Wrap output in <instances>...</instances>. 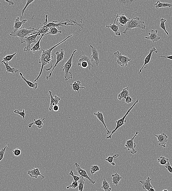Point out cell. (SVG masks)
<instances>
[{"label":"cell","mask_w":172,"mask_h":191,"mask_svg":"<svg viewBox=\"0 0 172 191\" xmlns=\"http://www.w3.org/2000/svg\"><path fill=\"white\" fill-rule=\"evenodd\" d=\"M73 36V34H71V35L68 36V37L66 38L65 39L61 41V42L56 44L55 45L50 48L46 49L45 50H42V52L39 61V63L41 64V69L40 73H39L38 77L34 80V82L37 81V80H38L39 79L42 75V71H43L44 68H45L46 71H50L51 70V69L53 67L52 62L54 61L53 60H52L53 57L51 56L52 50H53L55 48L57 47V46L61 44L62 43L64 42L65 41L67 40L69 38L72 37Z\"/></svg>","instance_id":"1"},{"label":"cell","mask_w":172,"mask_h":191,"mask_svg":"<svg viewBox=\"0 0 172 191\" xmlns=\"http://www.w3.org/2000/svg\"><path fill=\"white\" fill-rule=\"evenodd\" d=\"M31 29H30L31 27L27 29H25L24 27H21L18 30L12 31L10 35L12 37H18L22 44L25 38L27 37L28 35H32L37 31H39L38 29L31 27Z\"/></svg>","instance_id":"2"},{"label":"cell","mask_w":172,"mask_h":191,"mask_svg":"<svg viewBox=\"0 0 172 191\" xmlns=\"http://www.w3.org/2000/svg\"><path fill=\"white\" fill-rule=\"evenodd\" d=\"M145 23L144 21L141 20L140 18L136 17L131 19L125 25L126 29L124 31H121V32L126 34L127 31H130L132 29L135 28L142 29H145L146 28Z\"/></svg>","instance_id":"3"},{"label":"cell","mask_w":172,"mask_h":191,"mask_svg":"<svg viewBox=\"0 0 172 191\" xmlns=\"http://www.w3.org/2000/svg\"><path fill=\"white\" fill-rule=\"evenodd\" d=\"M77 51V49L74 51L69 59L62 67V70L65 71V81H67L70 79H71L72 80H73L72 74L71 72H70L69 71L73 65V57H74V54Z\"/></svg>","instance_id":"4"},{"label":"cell","mask_w":172,"mask_h":191,"mask_svg":"<svg viewBox=\"0 0 172 191\" xmlns=\"http://www.w3.org/2000/svg\"><path fill=\"white\" fill-rule=\"evenodd\" d=\"M66 21H65L63 23H62V21L59 23L58 21H54L52 22L47 23L46 26L48 28L53 27L59 28L60 26L62 27V25L65 26H76L77 25L81 28H83V26H84L83 24H78V23L76 21L71 20H66Z\"/></svg>","instance_id":"5"},{"label":"cell","mask_w":172,"mask_h":191,"mask_svg":"<svg viewBox=\"0 0 172 191\" xmlns=\"http://www.w3.org/2000/svg\"><path fill=\"white\" fill-rule=\"evenodd\" d=\"M138 103V99H137L136 101L134 103V104L132 105V106L128 110L127 113H126V114L124 115V116L122 118H121V119L118 120L117 121H116V123H117V126H116L115 129L113 131L111 132V134L110 135L106 137V139H111V138H111V136H112V135L114 133H115L116 131H117L119 128L123 126V125L125 124L126 123H127V120H125L126 117H127V115H128L129 112H130L131 110L133 108L134 106H135Z\"/></svg>","instance_id":"6"},{"label":"cell","mask_w":172,"mask_h":191,"mask_svg":"<svg viewBox=\"0 0 172 191\" xmlns=\"http://www.w3.org/2000/svg\"><path fill=\"white\" fill-rule=\"evenodd\" d=\"M80 59L78 62V65L80 66L83 68H88L90 71L91 67H94L90 57L86 55L78 56Z\"/></svg>","instance_id":"7"},{"label":"cell","mask_w":172,"mask_h":191,"mask_svg":"<svg viewBox=\"0 0 172 191\" xmlns=\"http://www.w3.org/2000/svg\"><path fill=\"white\" fill-rule=\"evenodd\" d=\"M114 55L117 57V62L118 64L122 67H123L124 66L125 67H127L129 62L132 60L127 56L122 55L121 52L119 51L114 53Z\"/></svg>","instance_id":"8"},{"label":"cell","mask_w":172,"mask_h":191,"mask_svg":"<svg viewBox=\"0 0 172 191\" xmlns=\"http://www.w3.org/2000/svg\"><path fill=\"white\" fill-rule=\"evenodd\" d=\"M38 33L36 34H33L32 35L27 37L25 38L22 43H25L27 44V47H24V50L25 52H29L31 51V44H36L37 41H36V38L38 36Z\"/></svg>","instance_id":"9"},{"label":"cell","mask_w":172,"mask_h":191,"mask_svg":"<svg viewBox=\"0 0 172 191\" xmlns=\"http://www.w3.org/2000/svg\"><path fill=\"white\" fill-rule=\"evenodd\" d=\"M138 132L137 131L133 137L126 141V144L124 145L125 149H127L128 151L131 150L130 153L133 154L136 153L137 152V151L135 149V148L136 147V145L135 143L134 142V138L138 134Z\"/></svg>","instance_id":"10"},{"label":"cell","mask_w":172,"mask_h":191,"mask_svg":"<svg viewBox=\"0 0 172 191\" xmlns=\"http://www.w3.org/2000/svg\"><path fill=\"white\" fill-rule=\"evenodd\" d=\"M75 165L76 168V170L77 173L78 174L80 177H82L88 179L89 180V183H91L93 184H94L95 183L96 180H94L93 179H91V178H90L89 176L88 175L86 171L82 169L77 163H75Z\"/></svg>","instance_id":"11"},{"label":"cell","mask_w":172,"mask_h":191,"mask_svg":"<svg viewBox=\"0 0 172 191\" xmlns=\"http://www.w3.org/2000/svg\"><path fill=\"white\" fill-rule=\"evenodd\" d=\"M55 54L56 55H57V62L53 67V68H52L50 74L46 77V79L47 80H48L49 79L51 78L52 72H53L54 70L55 67L57 66V65H58L59 62L61 61H63L64 57L65 52L64 51L63 49H62L60 52L59 51H57L56 53Z\"/></svg>","instance_id":"12"},{"label":"cell","mask_w":172,"mask_h":191,"mask_svg":"<svg viewBox=\"0 0 172 191\" xmlns=\"http://www.w3.org/2000/svg\"><path fill=\"white\" fill-rule=\"evenodd\" d=\"M91 48L92 55H91V60L92 62H94L97 66L98 67L99 62L101 61L99 58V53L96 47H93V46L90 45Z\"/></svg>","instance_id":"13"},{"label":"cell","mask_w":172,"mask_h":191,"mask_svg":"<svg viewBox=\"0 0 172 191\" xmlns=\"http://www.w3.org/2000/svg\"><path fill=\"white\" fill-rule=\"evenodd\" d=\"M154 136L156 137L158 141L157 142L158 143L159 146L163 148L166 147V144L168 141V136L165 133H162L161 134L154 135Z\"/></svg>","instance_id":"14"},{"label":"cell","mask_w":172,"mask_h":191,"mask_svg":"<svg viewBox=\"0 0 172 191\" xmlns=\"http://www.w3.org/2000/svg\"><path fill=\"white\" fill-rule=\"evenodd\" d=\"M49 96H50L51 98L50 106V108H49V110L50 111H51L54 106L60 104L59 101L61 100V99L57 96V95H55L54 97L52 95V93L51 91H49Z\"/></svg>","instance_id":"15"},{"label":"cell","mask_w":172,"mask_h":191,"mask_svg":"<svg viewBox=\"0 0 172 191\" xmlns=\"http://www.w3.org/2000/svg\"><path fill=\"white\" fill-rule=\"evenodd\" d=\"M158 32V30L157 29L155 30L151 29L150 32L148 33V37H145L144 38L145 39L152 41L153 43L158 42L159 39H161V38L157 35Z\"/></svg>","instance_id":"16"},{"label":"cell","mask_w":172,"mask_h":191,"mask_svg":"<svg viewBox=\"0 0 172 191\" xmlns=\"http://www.w3.org/2000/svg\"><path fill=\"white\" fill-rule=\"evenodd\" d=\"M28 174L31 177L34 178L36 179H37L39 176L42 177L41 180H42V179L45 178V176L42 175L41 174V172L39 170V169L38 168H32V170L28 171Z\"/></svg>","instance_id":"17"},{"label":"cell","mask_w":172,"mask_h":191,"mask_svg":"<svg viewBox=\"0 0 172 191\" xmlns=\"http://www.w3.org/2000/svg\"><path fill=\"white\" fill-rule=\"evenodd\" d=\"M116 18L114 21L113 23L109 24V25H106V27L111 29L114 32L116 36H121V32L119 31V28L118 26L115 24L116 21H117V18L118 16V14H117L115 16Z\"/></svg>","instance_id":"18"},{"label":"cell","mask_w":172,"mask_h":191,"mask_svg":"<svg viewBox=\"0 0 172 191\" xmlns=\"http://www.w3.org/2000/svg\"><path fill=\"white\" fill-rule=\"evenodd\" d=\"M158 52L157 51V49H156L155 47H153L152 48L150 49V53H149L148 55L145 57L144 60V65L142 66L141 69L140 70L138 74H140L141 72H142V69L145 68V65L150 62V59H151L152 54H153V53H158Z\"/></svg>","instance_id":"19"},{"label":"cell","mask_w":172,"mask_h":191,"mask_svg":"<svg viewBox=\"0 0 172 191\" xmlns=\"http://www.w3.org/2000/svg\"><path fill=\"white\" fill-rule=\"evenodd\" d=\"M93 114H94L95 116H96L97 118H98V119L103 123V126H104L106 130H107V135L110 134V133H111V131H109V130L108 129L107 127L106 126V123H105L104 118V116H103V112L100 111H98L97 112L94 113Z\"/></svg>","instance_id":"20"},{"label":"cell","mask_w":172,"mask_h":191,"mask_svg":"<svg viewBox=\"0 0 172 191\" xmlns=\"http://www.w3.org/2000/svg\"><path fill=\"white\" fill-rule=\"evenodd\" d=\"M48 15H46L45 22L43 23L41 27L38 29L39 30L38 33L42 35V34H45V35L50 31V28L47 27L46 26V25L47 24V20H48Z\"/></svg>","instance_id":"21"},{"label":"cell","mask_w":172,"mask_h":191,"mask_svg":"<svg viewBox=\"0 0 172 191\" xmlns=\"http://www.w3.org/2000/svg\"><path fill=\"white\" fill-rule=\"evenodd\" d=\"M151 180L152 179L150 177H148L145 181L141 180L139 181V182L141 183L142 184V189L144 190L149 191L150 188L153 187H152L151 183H150V181H151Z\"/></svg>","instance_id":"22"},{"label":"cell","mask_w":172,"mask_h":191,"mask_svg":"<svg viewBox=\"0 0 172 191\" xmlns=\"http://www.w3.org/2000/svg\"><path fill=\"white\" fill-rule=\"evenodd\" d=\"M130 18H128L124 15V14H121V15L118 16L117 21L119 23V24L122 27L125 26L127 22L130 20Z\"/></svg>","instance_id":"23"},{"label":"cell","mask_w":172,"mask_h":191,"mask_svg":"<svg viewBox=\"0 0 172 191\" xmlns=\"http://www.w3.org/2000/svg\"><path fill=\"white\" fill-rule=\"evenodd\" d=\"M45 119V118H44L42 120H41L40 119V117H39V119L37 120L34 119L33 122L28 125V126L29 128H31L33 125L34 124L37 126V127L39 128V130H40V129L42 128L44 125V123H42V121Z\"/></svg>","instance_id":"24"},{"label":"cell","mask_w":172,"mask_h":191,"mask_svg":"<svg viewBox=\"0 0 172 191\" xmlns=\"http://www.w3.org/2000/svg\"><path fill=\"white\" fill-rule=\"evenodd\" d=\"M1 62V64H4L5 66L6 73H7L8 72H10V73L15 74L19 71V70H17V69L15 68L14 67H11L8 64V62H4L2 60Z\"/></svg>","instance_id":"25"},{"label":"cell","mask_w":172,"mask_h":191,"mask_svg":"<svg viewBox=\"0 0 172 191\" xmlns=\"http://www.w3.org/2000/svg\"><path fill=\"white\" fill-rule=\"evenodd\" d=\"M81 85V82H80L79 80L75 81L73 83H70V85H71V86L72 87L74 91L77 92H78V94H79L80 96V97H81V96L80 95L79 92L80 89H86V87L80 86V85Z\"/></svg>","instance_id":"26"},{"label":"cell","mask_w":172,"mask_h":191,"mask_svg":"<svg viewBox=\"0 0 172 191\" xmlns=\"http://www.w3.org/2000/svg\"><path fill=\"white\" fill-rule=\"evenodd\" d=\"M27 21V19H24L22 21L19 20V17H17L14 21V30H17L21 28L23 24Z\"/></svg>","instance_id":"27"},{"label":"cell","mask_w":172,"mask_h":191,"mask_svg":"<svg viewBox=\"0 0 172 191\" xmlns=\"http://www.w3.org/2000/svg\"><path fill=\"white\" fill-rule=\"evenodd\" d=\"M128 87H127L123 89L122 91H121L118 96V99L121 100L123 98L125 99L128 96L130 95L128 91Z\"/></svg>","instance_id":"28"},{"label":"cell","mask_w":172,"mask_h":191,"mask_svg":"<svg viewBox=\"0 0 172 191\" xmlns=\"http://www.w3.org/2000/svg\"><path fill=\"white\" fill-rule=\"evenodd\" d=\"M19 75H20L21 78H22L23 80H24L25 82L27 84V85L29 87L33 89L34 90L36 89L37 88V87H38V83H32V82L27 80L25 77L24 76L21 72L19 73Z\"/></svg>","instance_id":"29"},{"label":"cell","mask_w":172,"mask_h":191,"mask_svg":"<svg viewBox=\"0 0 172 191\" xmlns=\"http://www.w3.org/2000/svg\"><path fill=\"white\" fill-rule=\"evenodd\" d=\"M154 6L156 9L162 8H172V4L168 3H162L159 1H157V2L154 4Z\"/></svg>","instance_id":"30"},{"label":"cell","mask_w":172,"mask_h":191,"mask_svg":"<svg viewBox=\"0 0 172 191\" xmlns=\"http://www.w3.org/2000/svg\"><path fill=\"white\" fill-rule=\"evenodd\" d=\"M44 35H45V34H42L38 41H37V43L34 44L33 47L31 48V51H32L34 54L35 53L36 51L38 52L40 50L41 47L40 45V43L41 40H42V37H44Z\"/></svg>","instance_id":"31"},{"label":"cell","mask_w":172,"mask_h":191,"mask_svg":"<svg viewBox=\"0 0 172 191\" xmlns=\"http://www.w3.org/2000/svg\"><path fill=\"white\" fill-rule=\"evenodd\" d=\"M112 184H115L116 186H117L118 184L119 181L121 180V179H122V177L117 173L114 174H112Z\"/></svg>","instance_id":"32"},{"label":"cell","mask_w":172,"mask_h":191,"mask_svg":"<svg viewBox=\"0 0 172 191\" xmlns=\"http://www.w3.org/2000/svg\"><path fill=\"white\" fill-rule=\"evenodd\" d=\"M110 187V184L107 182L105 179H104L103 181L101 188L103 189L104 191H111L112 190V188H111Z\"/></svg>","instance_id":"33"},{"label":"cell","mask_w":172,"mask_h":191,"mask_svg":"<svg viewBox=\"0 0 172 191\" xmlns=\"http://www.w3.org/2000/svg\"><path fill=\"white\" fill-rule=\"evenodd\" d=\"M85 181L86 180L84 177H80V179L78 180V191H83L84 189Z\"/></svg>","instance_id":"34"},{"label":"cell","mask_w":172,"mask_h":191,"mask_svg":"<svg viewBox=\"0 0 172 191\" xmlns=\"http://www.w3.org/2000/svg\"><path fill=\"white\" fill-rule=\"evenodd\" d=\"M119 2L122 7H124L130 6L132 3L135 2L136 1H133V0H127V1L125 0V1H119Z\"/></svg>","instance_id":"35"},{"label":"cell","mask_w":172,"mask_h":191,"mask_svg":"<svg viewBox=\"0 0 172 191\" xmlns=\"http://www.w3.org/2000/svg\"><path fill=\"white\" fill-rule=\"evenodd\" d=\"M119 156V154H115L113 156H109L108 157L107 159H104V160L107 161L108 162L110 163L111 165H112L113 166H115V163L113 162V159H116Z\"/></svg>","instance_id":"36"},{"label":"cell","mask_w":172,"mask_h":191,"mask_svg":"<svg viewBox=\"0 0 172 191\" xmlns=\"http://www.w3.org/2000/svg\"><path fill=\"white\" fill-rule=\"evenodd\" d=\"M50 31L49 32L47 33V34H45L44 36L50 34L52 35H55L60 33H62V31H59L58 29H57L56 27H50Z\"/></svg>","instance_id":"37"},{"label":"cell","mask_w":172,"mask_h":191,"mask_svg":"<svg viewBox=\"0 0 172 191\" xmlns=\"http://www.w3.org/2000/svg\"><path fill=\"white\" fill-rule=\"evenodd\" d=\"M158 162L161 165H165L167 162L169 161V159L163 156H161L158 159Z\"/></svg>","instance_id":"38"},{"label":"cell","mask_w":172,"mask_h":191,"mask_svg":"<svg viewBox=\"0 0 172 191\" xmlns=\"http://www.w3.org/2000/svg\"><path fill=\"white\" fill-rule=\"evenodd\" d=\"M160 27L163 30L165 31V34L169 36V33L167 31L166 29H165V23L166 21V20L164 19L163 18H162L160 20Z\"/></svg>","instance_id":"39"},{"label":"cell","mask_w":172,"mask_h":191,"mask_svg":"<svg viewBox=\"0 0 172 191\" xmlns=\"http://www.w3.org/2000/svg\"><path fill=\"white\" fill-rule=\"evenodd\" d=\"M16 54H17V53H15L12 54V55H6L5 57H4V58H3V60H2L3 61L6 62H10V61L12 60L14 56H15Z\"/></svg>","instance_id":"40"},{"label":"cell","mask_w":172,"mask_h":191,"mask_svg":"<svg viewBox=\"0 0 172 191\" xmlns=\"http://www.w3.org/2000/svg\"><path fill=\"white\" fill-rule=\"evenodd\" d=\"M99 170L100 167L99 166L97 165H93L91 166L90 172H91L92 174L93 175L96 172H98Z\"/></svg>","instance_id":"41"},{"label":"cell","mask_w":172,"mask_h":191,"mask_svg":"<svg viewBox=\"0 0 172 191\" xmlns=\"http://www.w3.org/2000/svg\"><path fill=\"white\" fill-rule=\"evenodd\" d=\"M7 149L13 151V153L14 156H15V157H19V156H20V155L21 154V150L20 149H19V148H16V149L14 150H13L9 149V148H8V147L7 148Z\"/></svg>","instance_id":"42"},{"label":"cell","mask_w":172,"mask_h":191,"mask_svg":"<svg viewBox=\"0 0 172 191\" xmlns=\"http://www.w3.org/2000/svg\"><path fill=\"white\" fill-rule=\"evenodd\" d=\"M13 112L16 114H18L23 119H24L25 117V110L24 109L22 111H19V110H15Z\"/></svg>","instance_id":"43"},{"label":"cell","mask_w":172,"mask_h":191,"mask_svg":"<svg viewBox=\"0 0 172 191\" xmlns=\"http://www.w3.org/2000/svg\"><path fill=\"white\" fill-rule=\"evenodd\" d=\"M34 1V0H27V4H26L25 6L23 9H22V10L21 11H22V16H21V18H22L25 11L26 9H27L28 6L30 4H32V3H33Z\"/></svg>","instance_id":"44"},{"label":"cell","mask_w":172,"mask_h":191,"mask_svg":"<svg viewBox=\"0 0 172 191\" xmlns=\"http://www.w3.org/2000/svg\"><path fill=\"white\" fill-rule=\"evenodd\" d=\"M9 144H8L7 145H6L5 147L3 148V149H1V150L0 151V162L4 159L5 152L6 149H7L8 146H9Z\"/></svg>","instance_id":"45"},{"label":"cell","mask_w":172,"mask_h":191,"mask_svg":"<svg viewBox=\"0 0 172 191\" xmlns=\"http://www.w3.org/2000/svg\"><path fill=\"white\" fill-rule=\"evenodd\" d=\"M78 186V182L77 181L73 180L71 184L69 185L67 187V189H69V188L71 187V188L75 189L76 187Z\"/></svg>","instance_id":"46"},{"label":"cell","mask_w":172,"mask_h":191,"mask_svg":"<svg viewBox=\"0 0 172 191\" xmlns=\"http://www.w3.org/2000/svg\"><path fill=\"white\" fill-rule=\"evenodd\" d=\"M69 174V175H71V177H73L74 180L78 181L80 179V177H78V176L74 175L73 171H70V172Z\"/></svg>","instance_id":"47"},{"label":"cell","mask_w":172,"mask_h":191,"mask_svg":"<svg viewBox=\"0 0 172 191\" xmlns=\"http://www.w3.org/2000/svg\"><path fill=\"white\" fill-rule=\"evenodd\" d=\"M165 167L168 169L169 172L172 174V167L169 161L165 165Z\"/></svg>","instance_id":"48"},{"label":"cell","mask_w":172,"mask_h":191,"mask_svg":"<svg viewBox=\"0 0 172 191\" xmlns=\"http://www.w3.org/2000/svg\"><path fill=\"white\" fill-rule=\"evenodd\" d=\"M133 101V100L132 99L130 95L128 96L125 99V102L127 103H132Z\"/></svg>","instance_id":"49"},{"label":"cell","mask_w":172,"mask_h":191,"mask_svg":"<svg viewBox=\"0 0 172 191\" xmlns=\"http://www.w3.org/2000/svg\"><path fill=\"white\" fill-rule=\"evenodd\" d=\"M59 109H60V108H59L58 105H55V106H53V108H52V110L55 112L58 111Z\"/></svg>","instance_id":"50"},{"label":"cell","mask_w":172,"mask_h":191,"mask_svg":"<svg viewBox=\"0 0 172 191\" xmlns=\"http://www.w3.org/2000/svg\"><path fill=\"white\" fill-rule=\"evenodd\" d=\"M158 57H162V58H167L170 59V60H172V55L166 56H159Z\"/></svg>","instance_id":"51"},{"label":"cell","mask_w":172,"mask_h":191,"mask_svg":"<svg viewBox=\"0 0 172 191\" xmlns=\"http://www.w3.org/2000/svg\"><path fill=\"white\" fill-rule=\"evenodd\" d=\"M5 1L6 2H7L9 4V5H13L14 4V3L13 2L9 1H7V0H5Z\"/></svg>","instance_id":"52"},{"label":"cell","mask_w":172,"mask_h":191,"mask_svg":"<svg viewBox=\"0 0 172 191\" xmlns=\"http://www.w3.org/2000/svg\"><path fill=\"white\" fill-rule=\"evenodd\" d=\"M149 191H155L153 187V188H150V190Z\"/></svg>","instance_id":"53"},{"label":"cell","mask_w":172,"mask_h":191,"mask_svg":"<svg viewBox=\"0 0 172 191\" xmlns=\"http://www.w3.org/2000/svg\"><path fill=\"white\" fill-rule=\"evenodd\" d=\"M162 191H168V190H166V189H164V190H162Z\"/></svg>","instance_id":"54"},{"label":"cell","mask_w":172,"mask_h":191,"mask_svg":"<svg viewBox=\"0 0 172 191\" xmlns=\"http://www.w3.org/2000/svg\"><path fill=\"white\" fill-rule=\"evenodd\" d=\"M41 35V34H39H39H38V36H40V35Z\"/></svg>","instance_id":"55"},{"label":"cell","mask_w":172,"mask_h":191,"mask_svg":"<svg viewBox=\"0 0 172 191\" xmlns=\"http://www.w3.org/2000/svg\"></svg>","instance_id":"56"}]
</instances>
